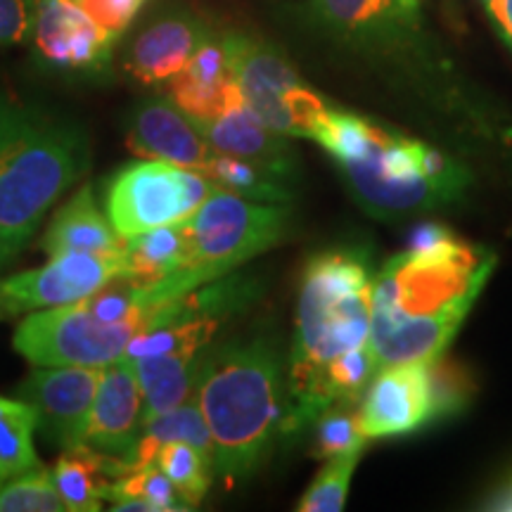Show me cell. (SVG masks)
I'll return each instance as SVG.
<instances>
[{"instance_id": "6da1fadb", "label": "cell", "mask_w": 512, "mask_h": 512, "mask_svg": "<svg viewBox=\"0 0 512 512\" xmlns=\"http://www.w3.org/2000/svg\"><path fill=\"white\" fill-rule=\"evenodd\" d=\"M496 268L494 252L463 240L396 254L377 271L370 347L377 368L444 356Z\"/></svg>"}, {"instance_id": "7a4b0ae2", "label": "cell", "mask_w": 512, "mask_h": 512, "mask_svg": "<svg viewBox=\"0 0 512 512\" xmlns=\"http://www.w3.org/2000/svg\"><path fill=\"white\" fill-rule=\"evenodd\" d=\"M375 268L363 249H332L306 264L287 363L285 434H299L325 413L323 377L337 358L370 344Z\"/></svg>"}, {"instance_id": "3957f363", "label": "cell", "mask_w": 512, "mask_h": 512, "mask_svg": "<svg viewBox=\"0 0 512 512\" xmlns=\"http://www.w3.org/2000/svg\"><path fill=\"white\" fill-rule=\"evenodd\" d=\"M197 403L214 439V472L226 484L254 475L285 427L287 368L273 339L207 351Z\"/></svg>"}, {"instance_id": "277c9868", "label": "cell", "mask_w": 512, "mask_h": 512, "mask_svg": "<svg viewBox=\"0 0 512 512\" xmlns=\"http://www.w3.org/2000/svg\"><path fill=\"white\" fill-rule=\"evenodd\" d=\"M88 166L91 138L79 121L0 100V268L17 259Z\"/></svg>"}, {"instance_id": "5b68a950", "label": "cell", "mask_w": 512, "mask_h": 512, "mask_svg": "<svg viewBox=\"0 0 512 512\" xmlns=\"http://www.w3.org/2000/svg\"><path fill=\"white\" fill-rule=\"evenodd\" d=\"M290 219V204L254 202L216 185L209 200L188 219V266L159 285H138L140 302L145 309H155L233 273L278 245L290 230Z\"/></svg>"}, {"instance_id": "8992f818", "label": "cell", "mask_w": 512, "mask_h": 512, "mask_svg": "<svg viewBox=\"0 0 512 512\" xmlns=\"http://www.w3.org/2000/svg\"><path fill=\"white\" fill-rule=\"evenodd\" d=\"M344 181L375 219L394 221L437 211L463 200L470 174L437 147L384 128L373 150L358 162L339 164Z\"/></svg>"}, {"instance_id": "52a82bcc", "label": "cell", "mask_w": 512, "mask_h": 512, "mask_svg": "<svg viewBox=\"0 0 512 512\" xmlns=\"http://www.w3.org/2000/svg\"><path fill=\"white\" fill-rule=\"evenodd\" d=\"M235 81L249 107L287 138H316L332 105L299 76L273 43L249 34H226Z\"/></svg>"}, {"instance_id": "ba28073f", "label": "cell", "mask_w": 512, "mask_h": 512, "mask_svg": "<svg viewBox=\"0 0 512 512\" xmlns=\"http://www.w3.org/2000/svg\"><path fill=\"white\" fill-rule=\"evenodd\" d=\"M216 183L202 171L159 159H143L119 169L105 190V211L119 238L188 221L209 200Z\"/></svg>"}, {"instance_id": "9c48e42d", "label": "cell", "mask_w": 512, "mask_h": 512, "mask_svg": "<svg viewBox=\"0 0 512 512\" xmlns=\"http://www.w3.org/2000/svg\"><path fill=\"white\" fill-rule=\"evenodd\" d=\"M140 320L102 323L81 302L29 313L17 325L12 347L36 368H102L126 354L131 339L143 332Z\"/></svg>"}, {"instance_id": "30bf717a", "label": "cell", "mask_w": 512, "mask_h": 512, "mask_svg": "<svg viewBox=\"0 0 512 512\" xmlns=\"http://www.w3.org/2000/svg\"><path fill=\"white\" fill-rule=\"evenodd\" d=\"M119 38L107 34L74 0H38L34 60L64 79H102L110 74Z\"/></svg>"}, {"instance_id": "8fae6325", "label": "cell", "mask_w": 512, "mask_h": 512, "mask_svg": "<svg viewBox=\"0 0 512 512\" xmlns=\"http://www.w3.org/2000/svg\"><path fill=\"white\" fill-rule=\"evenodd\" d=\"M121 273V254L69 252L50 256L48 264L0 280V316L12 318L81 302Z\"/></svg>"}, {"instance_id": "7c38bea8", "label": "cell", "mask_w": 512, "mask_h": 512, "mask_svg": "<svg viewBox=\"0 0 512 512\" xmlns=\"http://www.w3.org/2000/svg\"><path fill=\"white\" fill-rule=\"evenodd\" d=\"M311 15L337 41L375 55L418 48V0H311Z\"/></svg>"}, {"instance_id": "4fadbf2b", "label": "cell", "mask_w": 512, "mask_h": 512, "mask_svg": "<svg viewBox=\"0 0 512 512\" xmlns=\"http://www.w3.org/2000/svg\"><path fill=\"white\" fill-rule=\"evenodd\" d=\"M434 420L439 411L430 361L380 368L358 401V422L368 439L403 437Z\"/></svg>"}, {"instance_id": "5bb4252c", "label": "cell", "mask_w": 512, "mask_h": 512, "mask_svg": "<svg viewBox=\"0 0 512 512\" xmlns=\"http://www.w3.org/2000/svg\"><path fill=\"white\" fill-rule=\"evenodd\" d=\"M100 370L91 366L38 368L17 387V396L38 415V432L57 448L86 441Z\"/></svg>"}, {"instance_id": "9a60e30c", "label": "cell", "mask_w": 512, "mask_h": 512, "mask_svg": "<svg viewBox=\"0 0 512 512\" xmlns=\"http://www.w3.org/2000/svg\"><path fill=\"white\" fill-rule=\"evenodd\" d=\"M211 29L197 12L169 8L157 12L140 27L121 55V69L138 86H166L188 67Z\"/></svg>"}, {"instance_id": "2e32d148", "label": "cell", "mask_w": 512, "mask_h": 512, "mask_svg": "<svg viewBox=\"0 0 512 512\" xmlns=\"http://www.w3.org/2000/svg\"><path fill=\"white\" fill-rule=\"evenodd\" d=\"M126 145L143 159L171 162L202 174L216 157L200 124L169 93L152 95L131 107L126 114Z\"/></svg>"}, {"instance_id": "e0dca14e", "label": "cell", "mask_w": 512, "mask_h": 512, "mask_svg": "<svg viewBox=\"0 0 512 512\" xmlns=\"http://www.w3.org/2000/svg\"><path fill=\"white\" fill-rule=\"evenodd\" d=\"M145 401L138 375L128 358H117L100 370L91 420H88L86 444L110 456L133 460L143 437Z\"/></svg>"}, {"instance_id": "ac0fdd59", "label": "cell", "mask_w": 512, "mask_h": 512, "mask_svg": "<svg viewBox=\"0 0 512 512\" xmlns=\"http://www.w3.org/2000/svg\"><path fill=\"white\" fill-rule=\"evenodd\" d=\"M200 128L216 152L249 159L280 181L297 183V152L290 145V138L264 124V119L249 107L242 88H238L219 117L204 121Z\"/></svg>"}, {"instance_id": "d6986e66", "label": "cell", "mask_w": 512, "mask_h": 512, "mask_svg": "<svg viewBox=\"0 0 512 512\" xmlns=\"http://www.w3.org/2000/svg\"><path fill=\"white\" fill-rule=\"evenodd\" d=\"M240 83L230 69L226 34L211 31L197 48L188 67L166 83V93L174 98L197 124L216 119L238 93Z\"/></svg>"}, {"instance_id": "ffe728a7", "label": "cell", "mask_w": 512, "mask_h": 512, "mask_svg": "<svg viewBox=\"0 0 512 512\" xmlns=\"http://www.w3.org/2000/svg\"><path fill=\"white\" fill-rule=\"evenodd\" d=\"M124 238L114 230L110 216L102 214L88 185L67 200L53 216L43 235L41 247L48 256H60L69 252L79 254H121Z\"/></svg>"}, {"instance_id": "44dd1931", "label": "cell", "mask_w": 512, "mask_h": 512, "mask_svg": "<svg viewBox=\"0 0 512 512\" xmlns=\"http://www.w3.org/2000/svg\"><path fill=\"white\" fill-rule=\"evenodd\" d=\"M128 460L98 451L91 444L64 448L53 467V479L64 505L72 512H98L110 501L112 486L124 475Z\"/></svg>"}, {"instance_id": "7402d4cb", "label": "cell", "mask_w": 512, "mask_h": 512, "mask_svg": "<svg viewBox=\"0 0 512 512\" xmlns=\"http://www.w3.org/2000/svg\"><path fill=\"white\" fill-rule=\"evenodd\" d=\"M207 351H202V354L145 356L133 358V361L128 358L138 375L140 389H143L145 422L195 396L197 384H200L204 373Z\"/></svg>"}, {"instance_id": "603a6c76", "label": "cell", "mask_w": 512, "mask_h": 512, "mask_svg": "<svg viewBox=\"0 0 512 512\" xmlns=\"http://www.w3.org/2000/svg\"><path fill=\"white\" fill-rule=\"evenodd\" d=\"M124 273L140 287H152L181 273L190 259L188 221L171 223L124 242Z\"/></svg>"}, {"instance_id": "cb8c5ba5", "label": "cell", "mask_w": 512, "mask_h": 512, "mask_svg": "<svg viewBox=\"0 0 512 512\" xmlns=\"http://www.w3.org/2000/svg\"><path fill=\"white\" fill-rule=\"evenodd\" d=\"M112 510L138 512H181L195 510L185 501L178 486L164 475L157 463H131L117 479L110 494Z\"/></svg>"}, {"instance_id": "d4e9b609", "label": "cell", "mask_w": 512, "mask_h": 512, "mask_svg": "<svg viewBox=\"0 0 512 512\" xmlns=\"http://www.w3.org/2000/svg\"><path fill=\"white\" fill-rule=\"evenodd\" d=\"M171 441H188V444L197 446L214 458V439H211L197 396L145 422L143 437L138 441L131 463H155L159 448L171 444Z\"/></svg>"}, {"instance_id": "484cf974", "label": "cell", "mask_w": 512, "mask_h": 512, "mask_svg": "<svg viewBox=\"0 0 512 512\" xmlns=\"http://www.w3.org/2000/svg\"><path fill=\"white\" fill-rule=\"evenodd\" d=\"M38 415L27 401L0 394V486L41 465L34 434Z\"/></svg>"}, {"instance_id": "4316f807", "label": "cell", "mask_w": 512, "mask_h": 512, "mask_svg": "<svg viewBox=\"0 0 512 512\" xmlns=\"http://www.w3.org/2000/svg\"><path fill=\"white\" fill-rule=\"evenodd\" d=\"M204 176L209 181H214L219 188L230 190L235 195H242L254 202L290 204L294 195V185L280 181L278 176H273L264 166L242 157L223 155V152H216V157L211 159Z\"/></svg>"}, {"instance_id": "83f0119b", "label": "cell", "mask_w": 512, "mask_h": 512, "mask_svg": "<svg viewBox=\"0 0 512 512\" xmlns=\"http://www.w3.org/2000/svg\"><path fill=\"white\" fill-rule=\"evenodd\" d=\"M384 128L373 121L358 117V114L342 112L332 107L316 133V143L339 164L358 162L373 150L377 140L382 138Z\"/></svg>"}, {"instance_id": "f1b7e54d", "label": "cell", "mask_w": 512, "mask_h": 512, "mask_svg": "<svg viewBox=\"0 0 512 512\" xmlns=\"http://www.w3.org/2000/svg\"><path fill=\"white\" fill-rule=\"evenodd\" d=\"M155 463L178 486L192 508H197L214 484V458L188 441H171L159 448Z\"/></svg>"}, {"instance_id": "f546056e", "label": "cell", "mask_w": 512, "mask_h": 512, "mask_svg": "<svg viewBox=\"0 0 512 512\" xmlns=\"http://www.w3.org/2000/svg\"><path fill=\"white\" fill-rule=\"evenodd\" d=\"M313 456L328 460L351 451H363L368 437L358 422V408L354 403H335L311 425Z\"/></svg>"}, {"instance_id": "4dcf8cb0", "label": "cell", "mask_w": 512, "mask_h": 512, "mask_svg": "<svg viewBox=\"0 0 512 512\" xmlns=\"http://www.w3.org/2000/svg\"><path fill=\"white\" fill-rule=\"evenodd\" d=\"M363 451H351L344 456L325 460L306 494L299 498V512H339L349 496L351 479Z\"/></svg>"}, {"instance_id": "1f68e13d", "label": "cell", "mask_w": 512, "mask_h": 512, "mask_svg": "<svg viewBox=\"0 0 512 512\" xmlns=\"http://www.w3.org/2000/svg\"><path fill=\"white\" fill-rule=\"evenodd\" d=\"M60 491H57L53 470L43 465L24 472L8 484L0 486V512H64Z\"/></svg>"}, {"instance_id": "d6a6232c", "label": "cell", "mask_w": 512, "mask_h": 512, "mask_svg": "<svg viewBox=\"0 0 512 512\" xmlns=\"http://www.w3.org/2000/svg\"><path fill=\"white\" fill-rule=\"evenodd\" d=\"M38 0H0V50L31 43Z\"/></svg>"}, {"instance_id": "836d02e7", "label": "cell", "mask_w": 512, "mask_h": 512, "mask_svg": "<svg viewBox=\"0 0 512 512\" xmlns=\"http://www.w3.org/2000/svg\"><path fill=\"white\" fill-rule=\"evenodd\" d=\"M74 3L107 34L121 38L138 17L145 0H74Z\"/></svg>"}, {"instance_id": "e575fe53", "label": "cell", "mask_w": 512, "mask_h": 512, "mask_svg": "<svg viewBox=\"0 0 512 512\" xmlns=\"http://www.w3.org/2000/svg\"><path fill=\"white\" fill-rule=\"evenodd\" d=\"M491 19H494L496 29L501 31L505 43L512 48V0H496L494 8L489 10Z\"/></svg>"}, {"instance_id": "d590c367", "label": "cell", "mask_w": 512, "mask_h": 512, "mask_svg": "<svg viewBox=\"0 0 512 512\" xmlns=\"http://www.w3.org/2000/svg\"><path fill=\"white\" fill-rule=\"evenodd\" d=\"M494 508H496V510H510V512H512V484L508 486V489L503 491L501 496L496 498Z\"/></svg>"}, {"instance_id": "8d00e7d4", "label": "cell", "mask_w": 512, "mask_h": 512, "mask_svg": "<svg viewBox=\"0 0 512 512\" xmlns=\"http://www.w3.org/2000/svg\"><path fill=\"white\" fill-rule=\"evenodd\" d=\"M479 3H482L484 8H486V12H489L491 8H494V3H496V0H479Z\"/></svg>"}]
</instances>
